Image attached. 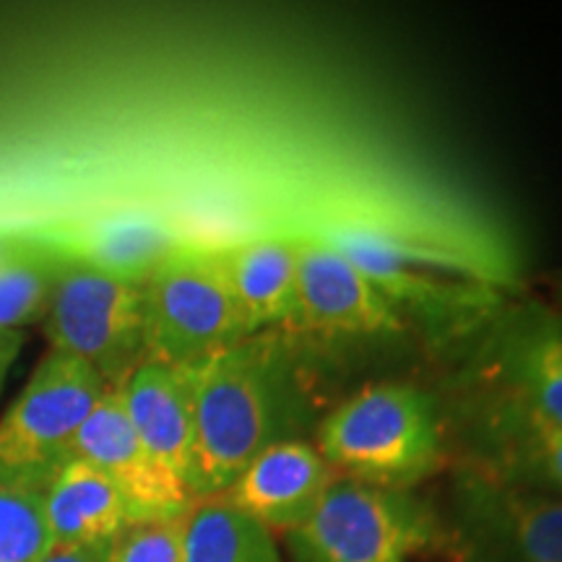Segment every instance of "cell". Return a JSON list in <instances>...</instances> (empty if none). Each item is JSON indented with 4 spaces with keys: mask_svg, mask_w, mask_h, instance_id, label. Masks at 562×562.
Returning <instances> with one entry per match:
<instances>
[{
    "mask_svg": "<svg viewBox=\"0 0 562 562\" xmlns=\"http://www.w3.org/2000/svg\"><path fill=\"white\" fill-rule=\"evenodd\" d=\"M26 336L21 331H0V391H3L5 378L16 362L21 347H24Z\"/></svg>",
    "mask_w": 562,
    "mask_h": 562,
    "instance_id": "23",
    "label": "cell"
},
{
    "mask_svg": "<svg viewBox=\"0 0 562 562\" xmlns=\"http://www.w3.org/2000/svg\"><path fill=\"white\" fill-rule=\"evenodd\" d=\"M182 562H284V554L269 529L224 497H206L186 516Z\"/></svg>",
    "mask_w": 562,
    "mask_h": 562,
    "instance_id": "17",
    "label": "cell"
},
{
    "mask_svg": "<svg viewBox=\"0 0 562 562\" xmlns=\"http://www.w3.org/2000/svg\"><path fill=\"white\" fill-rule=\"evenodd\" d=\"M469 463L518 487L562 497V425L492 389L467 417Z\"/></svg>",
    "mask_w": 562,
    "mask_h": 562,
    "instance_id": "10",
    "label": "cell"
},
{
    "mask_svg": "<svg viewBox=\"0 0 562 562\" xmlns=\"http://www.w3.org/2000/svg\"><path fill=\"white\" fill-rule=\"evenodd\" d=\"M554 307H558V311L562 313V286H560V302H558V305H554Z\"/></svg>",
    "mask_w": 562,
    "mask_h": 562,
    "instance_id": "24",
    "label": "cell"
},
{
    "mask_svg": "<svg viewBox=\"0 0 562 562\" xmlns=\"http://www.w3.org/2000/svg\"><path fill=\"white\" fill-rule=\"evenodd\" d=\"M318 235L375 281L398 313L456 321L482 313L492 290L467 258L362 222L328 224Z\"/></svg>",
    "mask_w": 562,
    "mask_h": 562,
    "instance_id": "7",
    "label": "cell"
},
{
    "mask_svg": "<svg viewBox=\"0 0 562 562\" xmlns=\"http://www.w3.org/2000/svg\"><path fill=\"white\" fill-rule=\"evenodd\" d=\"M336 476L381 490H414L442 467L432 398L404 383L357 391L321 422L318 446Z\"/></svg>",
    "mask_w": 562,
    "mask_h": 562,
    "instance_id": "3",
    "label": "cell"
},
{
    "mask_svg": "<svg viewBox=\"0 0 562 562\" xmlns=\"http://www.w3.org/2000/svg\"><path fill=\"white\" fill-rule=\"evenodd\" d=\"M115 542V539H112ZM112 542H97L83 547H68V550H53L42 562H110Z\"/></svg>",
    "mask_w": 562,
    "mask_h": 562,
    "instance_id": "22",
    "label": "cell"
},
{
    "mask_svg": "<svg viewBox=\"0 0 562 562\" xmlns=\"http://www.w3.org/2000/svg\"><path fill=\"white\" fill-rule=\"evenodd\" d=\"M284 542L292 562H461L446 516L414 490L368 487L341 476Z\"/></svg>",
    "mask_w": 562,
    "mask_h": 562,
    "instance_id": "2",
    "label": "cell"
},
{
    "mask_svg": "<svg viewBox=\"0 0 562 562\" xmlns=\"http://www.w3.org/2000/svg\"><path fill=\"white\" fill-rule=\"evenodd\" d=\"M108 391L89 364L47 349L0 417V487L45 492L70 461L83 422Z\"/></svg>",
    "mask_w": 562,
    "mask_h": 562,
    "instance_id": "5",
    "label": "cell"
},
{
    "mask_svg": "<svg viewBox=\"0 0 562 562\" xmlns=\"http://www.w3.org/2000/svg\"><path fill=\"white\" fill-rule=\"evenodd\" d=\"M220 250L178 245L144 281V362L193 368L248 339Z\"/></svg>",
    "mask_w": 562,
    "mask_h": 562,
    "instance_id": "4",
    "label": "cell"
},
{
    "mask_svg": "<svg viewBox=\"0 0 562 562\" xmlns=\"http://www.w3.org/2000/svg\"><path fill=\"white\" fill-rule=\"evenodd\" d=\"M117 391L151 459L191 492L193 402L186 370L144 362Z\"/></svg>",
    "mask_w": 562,
    "mask_h": 562,
    "instance_id": "14",
    "label": "cell"
},
{
    "mask_svg": "<svg viewBox=\"0 0 562 562\" xmlns=\"http://www.w3.org/2000/svg\"><path fill=\"white\" fill-rule=\"evenodd\" d=\"M50 552L42 492L0 487V562H42Z\"/></svg>",
    "mask_w": 562,
    "mask_h": 562,
    "instance_id": "20",
    "label": "cell"
},
{
    "mask_svg": "<svg viewBox=\"0 0 562 562\" xmlns=\"http://www.w3.org/2000/svg\"><path fill=\"white\" fill-rule=\"evenodd\" d=\"M66 248L45 243H11L0 258V331L45 323Z\"/></svg>",
    "mask_w": 562,
    "mask_h": 562,
    "instance_id": "18",
    "label": "cell"
},
{
    "mask_svg": "<svg viewBox=\"0 0 562 562\" xmlns=\"http://www.w3.org/2000/svg\"><path fill=\"white\" fill-rule=\"evenodd\" d=\"M297 245V328L326 336L378 339L402 334L404 315L362 269L315 235Z\"/></svg>",
    "mask_w": 562,
    "mask_h": 562,
    "instance_id": "9",
    "label": "cell"
},
{
    "mask_svg": "<svg viewBox=\"0 0 562 562\" xmlns=\"http://www.w3.org/2000/svg\"><path fill=\"white\" fill-rule=\"evenodd\" d=\"M490 385L562 425V313L526 300L505 313L492 336Z\"/></svg>",
    "mask_w": 562,
    "mask_h": 562,
    "instance_id": "12",
    "label": "cell"
},
{
    "mask_svg": "<svg viewBox=\"0 0 562 562\" xmlns=\"http://www.w3.org/2000/svg\"><path fill=\"white\" fill-rule=\"evenodd\" d=\"M186 516L133 524L112 542L110 562H182Z\"/></svg>",
    "mask_w": 562,
    "mask_h": 562,
    "instance_id": "21",
    "label": "cell"
},
{
    "mask_svg": "<svg viewBox=\"0 0 562 562\" xmlns=\"http://www.w3.org/2000/svg\"><path fill=\"white\" fill-rule=\"evenodd\" d=\"M178 245L172 232L154 220H112L97 227L81 248L70 252L115 277L144 284Z\"/></svg>",
    "mask_w": 562,
    "mask_h": 562,
    "instance_id": "19",
    "label": "cell"
},
{
    "mask_svg": "<svg viewBox=\"0 0 562 562\" xmlns=\"http://www.w3.org/2000/svg\"><path fill=\"white\" fill-rule=\"evenodd\" d=\"M53 550L112 542L144 524L128 497L87 461L70 459L42 492Z\"/></svg>",
    "mask_w": 562,
    "mask_h": 562,
    "instance_id": "16",
    "label": "cell"
},
{
    "mask_svg": "<svg viewBox=\"0 0 562 562\" xmlns=\"http://www.w3.org/2000/svg\"><path fill=\"white\" fill-rule=\"evenodd\" d=\"M70 459L87 461L128 497L140 521L186 516L193 497L186 484L161 469L133 430L121 391L110 389L83 422Z\"/></svg>",
    "mask_w": 562,
    "mask_h": 562,
    "instance_id": "11",
    "label": "cell"
},
{
    "mask_svg": "<svg viewBox=\"0 0 562 562\" xmlns=\"http://www.w3.org/2000/svg\"><path fill=\"white\" fill-rule=\"evenodd\" d=\"M193 402V501L220 497L258 453L297 438V385L271 334L248 336L186 368Z\"/></svg>",
    "mask_w": 562,
    "mask_h": 562,
    "instance_id": "1",
    "label": "cell"
},
{
    "mask_svg": "<svg viewBox=\"0 0 562 562\" xmlns=\"http://www.w3.org/2000/svg\"><path fill=\"white\" fill-rule=\"evenodd\" d=\"M461 562H562V497L518 487L463 463L451 487Z\"/></svg>",
    "mask_w": 562,
    "mask_h": 562,
    "instance_id": "8",
    "label": "cell"
},
{
    "mask_svg": "<svg viewBox=\"0 0 562 562\" xmlns=\"http://www.w3.org/2000/svg\"><path fill=\"white\" fill-rule=\"evenodd\" d=\"M250 336L297 328V245L294 237H252L220 250Z\"/></svg>",
    "mask_w": 562,
    "mask_h": 562,
    "instance_id": "15",
    "label": "cell"
},
{
    "mask_svg": "<svg viewBox=\"0 0 562 562\" xmlns=\"http://www.w3.org/2000/svg\"><path fill=\"white\" fill-rule=\"evenodd\" d=\"M53 351L74 357L121 389L144 364V284L115 277L66 248L45 318Z\"/></svg>",
    "mask_w": 562,
    "mask_h": 562,
    "instance_id": "6",
    "label": "cell"
},
{
    "mask_svg": "<svg viewBox=\"0 0 562 562\" xmlns=\"http://www.w3.org/2000/svg\"><path fill=\"white\" fill-rule=\"evenodd\" d=\"M334 480L313 442L290 438L258 453L220 497L271 533H290L318 510Z\"/></svg>",
    "mask_w": 562,
    "mask_h": 562,
    "instance_id": "13",
    "label": "cell"
}]
</instances>
